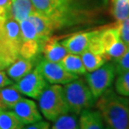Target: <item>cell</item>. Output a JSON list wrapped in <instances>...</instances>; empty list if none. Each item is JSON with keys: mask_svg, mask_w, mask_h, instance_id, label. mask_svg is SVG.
I'll return each instance as SVG.
<instances>
[{"mask_svg": "<svg viewBox=\"0 0 129 129\" xmlns=\"http://www.w3.org/2000/svg\"><path fill=\"white\" fill-rule=\"evenodd\" d=\"M42 114L49 121H54L62 114L69 112L63 87L60 84L47 86L38 98Z\"/></svg>", "mask_w": 129, "mask_h": 129, "instance_id": "5b68a950", "label": "cell"}, {"mask_svg": "<svg viewBox=\"0 0 129 129\" xmlns=\"http://www.w3.org/2000/svg\"><path fill=\"white\" fill-rule=\"evenodd\" d=\"M63 92L69 112L79 115L83 110L91 109L96 103L87 82L82 78H76L64 84Z\"/></svg>", "mask_w": 129, "mask_h": 129, "instance_id": "277c9868", "label": "cell"}, {"mask_svg": "<svg viewBox=\"0 0 129 129\" xmlns=\"http://www.w3.org/2000/svg\"><path fill=\"white\" fill-rule=\"evenodd\" d=\"M15 86L22 94L34 99H38L43 91L48 86V82L36 67L17 82Z\"/></svg>", "mask_w": 129, "mask_h": 129, "instance_id": "9c48e42d", "label": "cell"}, {"mask_svg": "<svg viewBox=\"0 0 129 129\" xmlns=\"http://www.w3.org/2000/svg\"><path fill=\"white\" fill-rule=\"evenodd\" d=\"M116 70L113 62H105L99 68L85 74V79L93 97L98 99L110 88L114 82Z\"/></svg>", "mask_w": 129, "mask_h": 129, "instance_id": "8992f818", "label": "cell"}, {"mask_svg": "<svg viewBox=\"0 0 129 129\" xmlns=\"http://www.w3.org/2000/svg\"><path fill=\"white\" fill-rule=\"evenodd\" d=\"M100 38L103 46L104 56L107 61L112 60L115 62L127 51V47L121 39L117 24L114 27L101 29Z\"/></svg>", "mask_w": 129, "mask_h": 129, "instance_id": "52a82bcc", "label": "cell"}, {"mask_svg": "<svg viewBox=\"0 0 129 129\" xmlns=\"http://www.w3.org/2000/svg\"><path fill=\"white\" fill-rule=\"evenodd\" d=\"M23 129H50V124L45 121H38L37 122L32 123L28 127H23Z\"/></svg>", "mask_w": 129, "mask_h": 129, "instance_id": "f546056e", "label": "cell"}, {"mask_svg": "<svg viewBox=\"0 0 129 129\" xmlns=\"http://www.w3.org/2000/svg\"><path fill=\"white\" fill-rule=\"evenodd\" d=\"M36 12L32 0H11V16L19 23Z\"/></svg>", "mask_w": 129, "mask_h": 129, "instance_id": "9a60e30c", "label": "cell"}, {"mask_svg": "<svg viewBox=\"0 0 129 129\" xmlns=\"http://www.w3.org/2000/svg\"><path fill=\"white\" fill-rule=\"evenodd\" d=\"M19 24L13 18L0 22V57L8 68L19 57L22 45Z\"/></svg>", "mask_w": 129, "mask_h": 129, "instance_id": "3957f363", "label": "cell"}, {"mask_svg": "<svg viewBox=\"0 0 129 129\" xmlns=\"http://www.w3.org/2000/svg\"><path fill=\"white\" fill-rule=\"evenodd\" d=\"M115 90L120 95L129 97V71L118 74L115 82Z\"/></svg>", "mask_w": 129, "mask_h": 129, "instance_id": "d4e9b609", "label": "cell"}, {"mask_svg": "<svg viewBox=\"0 0 129 129\" xmlns=\"http://www.w3.org/2000/svg\"><path fill=\"white\" fill-rule=\"evenodd\" d=\"M98 30L77 33L61 41V43L69 53L80 55L87 49L90 41Z\"/></svg>", "mask_w": 129, "mask_h": 129, "instance_id": "8fae6325", "label": "cell"}, {"mask_svg": "<svg viewBox=\"0 0 129 129\" xmlns=\"http://www.w3.org/2000/svg\"><path fill=\"white\" fill-rule=\"evenodd\" d=\"M61 65L68 72L76 75H85L87 73L83 62L82 61L81 56L78 54L68 53L60 62Z\"/></svg>", "mask_w": 129, "mask_h": 129, "instance_id": "ac0fdd59", "label": "cell"}, {"mask_svg": "<svg viewBox=\"0 0 129 129\" xmlns=\"http://www.w3.org/2000/svg\"><path fill=\"white\" fill-rule=\"evenodd\" d=\"M78 115L65 113L53 121L54 123L52 129H78Z\"/></svg>", "mask_w": 129, "mask_h": 129, "instance_id": "7402d4cb", "label": "cell"}, {"mask_svg": "<svg viewBox=\"0 0 129 129\" xmlns=\"http://www.w3.org/2000/svg\"><path fill=\"white\" fill-rule=\"evenodd\" d=\"M113 64L115 66L116 74L117 75L123 72L129 71V48L120 58L113 62Z\"/></svg>", "mask_w": 129, "mask_h": 129, "instance_id": "484cf974", "label": "cell"}, {"mask_svg": "<svg viewBox=\"0 0 129 129\" xmlns=\"http://www.w3.org/2000/svg\"><path fill=\"white\" fill-rule=\"evenodd\" d=\"M19 28H20L21 35H22V40H29V39H36L43 45V43L41 40L40 37L38 36L37 30L35 28L34 23H32L29 19H24L23 21H20L18 23Z\"/></svg>", "mask_w": 129, "mask_h": 129, "instance_id": "cb8c5ba5", "label": "cell"}, {"mask_svg": "<svg viewBox=\"0 0 129 129\" xmlns=\"http://www.w3.org/2000/svg\"><path fill=\"white\" fill-rule=\"evenodd\" d=\"M80 56L84 67L86 68L87 73L92 72V71L98 69L105 62H107V59L104 56L92 53V52L87 50V49L82 54H80Z\"/></svg>", "mask_w": 129, "mask_h": 129, "instance_id": "d6986e66", "label": "cell"}, {"mask_svg": "<svg viewBox=\"0 0 129 129\" xmlns=\"http://www.w3.org/2000/svg\"><path fill=\"white\" fill-rule=\"evenodd\" d=\"M24 124L13 112L0 108V129H23Z\"/></svg>", "mask_w": 129, "mask_h": 129, "instance_id": "44dd1931", "label": "cell"}, {"mask_svg": "<svg viewBox=\"0 0 129 129\" xmlns=\"http://www.w3.org/2000/svg\"><path fill=\"white\" fill-rule=\"evenodd\" d=\"M12 18L11 16V0H0V22Z\"/></svg>", "mask_w": 129, "mask_h": 129, "instance_id": "83f0119b", "label": "cell"}, {"mask_svg": "<svg viewBox=\"0 0 129 129\" xmlns=\"http://www.w3.org/2000/svg\"><path fill=\"white\" fill-rule=\"evenodd\" d=\"M23 98L15 84L0 88V108L4 110L13 109L15 104Z\"/></svg>", "mask_w": 129, "mask_h": 129, "instance_id": "e0dca14e", "label": "cell"}, {"mask_svg": "<svg viewBox=\"0 0 129 129\" xmlns=\"http://www.w3.org/2000/svg\"><path fill=\"white\" fill-rule=\"evenodd\" d=\"M36 12L44 16L54 31L94 23L105 6L104 0H32Z\"/></svg>", "mask_w": 129, "mask_h": 129, "instance_id": "6da1fadb", "label": "cell"}, {"mask_svg": "<svg viewBox=\"0 0 129 129\" xmlns=\"http://www.w3.org/2000/svg\"><path fill=\"white\" fill-rule=\"evenodd\" d=\"M13 110L23 124H32L42 120V116L36 103L33 100L22 98L15 104Z\"/></svg>", "mask_w": 129, "mask_h": 129, "instance_id": "30bf717a", "label": "cell"}, {"mask_svg": "<svg viewBox=\"0 0 129 129\" xmlns=\"http://www.w3.org/2000/svg\"><path fill=\"white\" fill-rule=\"evenodd\" d=\"M34 68V60L18 57L7 68V75L14 82H18Z\"/></svg>", "mask_w": 129, "mask_h": 129, "instance_id": "4fadbf2b", "label": "cell"}, {"mask_svg": "<svg viewBox=\"0 0 129 129\" xmlns=\"http://www.w3.org/2000/svg\"><path fill=\"white\" fill-rule=\"evenodd\" d=\"M12 84H13V81L7 75L6 73L0 70V88Z\"/></svg>", "mask_w": 129, "mask_h": 129, "instance_id": "f1b7e54d", "label": "cell"}, {"mask_svg": "<svg viewBox=\"0 0 129 129\" xmlns=\"http://www.w3.org/2000/svg\"><path fill=\"white\" fill-rule=\"evenodd\" d=\"M117 26L119 30L121 39L124 44L129 48V17L123 20L117 21Z\"/></svg>", "mask_w": 129, "mask_h": 129, "instance_id": "4316f807", "label": "cell"}, {"mask_svg": "<svg viewBox=\"0 0 129 129\" xmlns=\"http://www.w3.org/2000/svg\"><path fill=\"white\" fill-rule=\"evenodd\" d=\"M41 53L47 61L60 62L68 52L57 38L50 37L43 43Z\"/></svg>", "mask_w": 129, "mask_h": 129, "instance_id": "7c38bea8", "label": "cell"}, {"mask_svg": "<svg viewBox=\"0 0 129 129\" xmlns=\"http://www.w3.org/2000/svg\"><path fill=\"white\" fill-rule=\"evenodd\" d=\"M107 129H110V128H109V127H108V128H107Z\"/></svg>", "mask_w": 129, "mask_h": 129, "instance_id": "4dcf8cb0", "label": "cell"}, {"mask_svg": "<svg viewBox=\"0 0 129 129\" xmlns=\"http://www.w3.org/2000/svg\"><path fill=\"white\" fill-rule=\"evenodd\" d=\"M37 68L45 80L51 84H66L79 78L76 74L68 72L60 62L43 59L38 64Z\"/></svg>", "mask_w": 129, "mask_h": 129, "instance_id": "ba28073f", "label": "cell"}, {"mask_svg": "<svg viewBox=\"0 0 129 129\" xmlns=\"http://www.w3.org/2000/svg\"><path fill=\"white\" fill-rule=\"evenodd\" d=\"M28 19L34 23L38 36L43 43H45L49 38L52 37L53 33H55L51 22L40 13L35 12L30 16Z\"/></svg>", "mask_w": 129, "mask_h": 129, "instance_id": "2e32d148", "label": "cell"}, {"mask_svg": "<svg viewBox=\"0 0 129 129\" xmlns=\"http://www.w3.org/2000/svg\"><path fill=\"white\" fill-rule=\"evenodd\" d=\"M43 44L38 40L29 39L22 42V45L19 51V57L23 58L34 60L36 57L41 53Z\"/></svg>", "mask_w": 129, "mask_h": 129, "instance_id": "ffe728a7", "label": "cell"}, {"mask_svg": "<svg viewBox=\"0 0 129 129\" xmlns=\"http://www.w3.org/2000/svg\"><path fill=\"white\" fill-rule=\"evenodd\" d=\"M96 108L110 129H129L127 97L118 94L110 87L98 98Z\"/></svg>", "mask_w": 129, "mask_h": 129, "instance_id": "7a4b0ae2", "label": "cell"}, {"mask_svg": "<svg viewBox=\"0 0 129 129\" xmlns=\"http://www.w3.org/2000/svg\"><path fill=\"white\" fill-rule=\"evenodd\" d=\"M110 11L117 21L129 17V0H111Z\"/></svg>", "mask_w": 129, "mask_h": 129, "instance_id": "603a6c76", "label": "cell"}, {"mask_svg": "<svg viewBox=\"0 0 129 129\" xmlns=\"http://www.w3.org/2000/svg\"><path fill=\"white\" fill-rule=\"evenodd\" d=\"M78 129H105L100 112L91 109L83 110L78 120Z\"/></svg>", "mask_w": 129, "mask_h": 129, "instance_id": "5bb4252c", "label": "cell"}]
</instances>
